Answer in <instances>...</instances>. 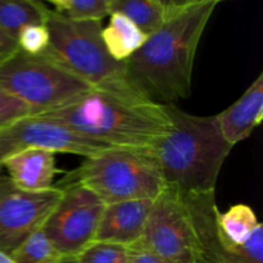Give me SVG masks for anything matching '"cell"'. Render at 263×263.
Returning <instances> with one entry per match:
<instances>
[{
  "label": "cell",
  "mask_w": 263,
  "mask_h": 263,
  "mask_svg": "<svg viewBox=\"0 0 263 263\" xmlns=\"http://www.w3.org/2000/svg\"><path fill=\"white\" fill-rule=\"evenodd\" d=\"M154 199H135L105 204L92 241L133 247L140 240Z\"/></svg>",
  "instance_id": "12"
},
{
  "label": "cell",
  "mask_w": 263,
  "mask_h": 263,
  "mask_svg": "<svg viewBox=\"0 0 263 263\" xmlns=\"http://www.w3.org/2000/svg\"><path fill=\"white\" fill-rule=\"evenodd\" d=\"M156 2H158L164 8L168 15L190 4V0H156Z\"/></svg>",
  "instance_id": "26"
},
{
  "label": "cell",
  "mask_w": 263,
  "mask_h": 263,
  "mask_svg": "<svg viewBox=\"0 0 263 263\" xmlns=\"http://www.w3.org/2000/svg\"><path fill=\"white\" fill-rule=\"evenodd\" d=\"M197 238L194 263H238L234 252L217 229L218 207L213 193L190 195L185 199Z\"/></svg>",
  "instance_id": "11"
},
{
  "label": "cell",
  "mask_w": 263,
  "mask_h": 263,
  "mask_svg": "<svg viewBox=\"0 0 263 263\" xmlns=\"http://www.w3.org/2000/svg\"><path fill=\"white\" fill-rule=\"evenodd\" d=\"M62 194L61 186L27 192L0 174V249L10 256L26 238L43 228Z\"/></svg>",
  "instance_id": "10"
},
{
  "label": "cell",
  "mask_w": 263,
  "mask_h": 263,
  "mask_svg": "<svg viewBox=\"0 0 263 263\" xmlns=\"http://www.w3.org/2000/svg\"><path fill=\"white\" fill-rule=\"evenodd\" d=\"M58 263H77L76 257H64L62 261H59Z\"/></svg>",
  "instance_id": "29"
},
{
  "label": "cell",
  "mask_w": 263,
  "mask_h": 263,
  "mask_svg": "<svg viewBox=\"0 0 263 263\" xmlns=\"http://www.w3.org/2000/svg\"><path fill=\"white\" fill-rule=\"evenodd\" d=\"M217 228L221 238L229 246L240 247L262 228V223L249 205L235 204L223 213L218 211Z\"/></svg>",
  "instance_id": "17"
},
{
  "label": "cell",
  "mask_w": 263,
  "mask_h": 263,
  "mask_svg": "<svg viewBox=\"0 0 263 263\" xmlns=\"http://www.w3.org/2000/svg\"><path fill=\"white\" fill-rule=\"evenodd\" d=\"M44 2H49L55 5L59 12H66L68 9V0H44Z\"/></svg>",
  "instance_id": "27"
},
{
  "label": "cell",
  "mask_w": 263,
  "mask_h": 263,
  "mask_svg": "<svg viewBox=\"0 0 263 263\" xmlns=\"http://www.w3.org/2000/svg\"><path fill=\"white\" fill-rule=\"evenodd\" d=\"M55 154L48 149H27L9 157L3 167L18 187L27 192H43L53 187L58 172Z\"/></svg>",
  "instance_id": "14"
},
{
  "label": "cell",
  "mask_w": 263,
  "mask_h": 263,
  "mask_svg": "<svg viewBox=\"0 0 263 263\" xmlns=\"http://www.w3.org/2000/svg\"><path fill=\"white\" fill-rule=\"evenodd\" d=\"M133 247L146 249L166 263H194L197 238L184 195L166 186L153 200L143 235Z\"/></svg>",
  "instance_id": "7"
},
{
  "label": "cell",
  "mask_w": 263,
  "mask_h": 263,
  "mask_svg": "<svg viewBox=\"0 0 263 263\" xmlns=\"http://www.w3.org/2000/svg\"><path fill=\"white\" fill-rule=\"evenodd\" d=\"M130 248L121 244L91 241L76 256L77 263H127Z\"/></svg>",
  "instance_id": "20"
},
{
  "label": "cell",
  "mask_w": 263,
  "mask_h": 263,
  "mask_svg": "<svg viewBox=\"0 0 263 263\" xmlns=\"http://www.w3.org/2000/svg\"><path fill=\"white\" fill-rule=\"evenodd\" d=\"M10 257L15 263H58L64 258L51 244L43 229H39L26 238Z\"/></svg>",
  "instance_id": "19"
},
{
  "label": "cell",
  "mask_w": 263,
  "mask_h": 263,
  "mask_svg": "<svg viewBox=\"0 0 263 263\" xmlns=\"http://www.w3.org/2000/svg\"><path fill=\"white\" fill-rule=\"evenodd\" d=\"M92 89L46 53L28 55L18 50L0 64V90L30 105L36 115L63 107Z\"/></svg>",
  "instance_id": "6"
},
{
  "label": "cell",
  "mask_w": 263,
  "mask_h": 263,
  "mask_svg": "<svg viewBox=\"0 0 263 263\" xmlns=\"http://www.w3.org/2000/svg\"><path fill=\"white\" fill-rule=\"evenodd\" d=\"M49 57L92 87H130L125 80V63L108 54L102 39V21L73 20L59 10L49 9Z\"/></svg>",
  "instance_id": "5"
},
{
  "label": "cell",
  "mask_w": 263,
  "mask_h": 263,
  "mask_svg": "<svg viewBox=\"0 0 263 263\" xmlns=\"http://www.w3.org/2000/svg\"><path fill=\"white\" fill-rule=\"evenodd\" d=\"M216 5L213 0H204L171 13L125 62L128 86L161 105L189 97L198 44Z\"/></svg>",
  "instance_id": "1"
},
{
  "label": "cell",
  "mask_w": 263,
  "mask_h": 263,
  "mask_svg": "<svg viewBox=\"0 0 263 263\" xmlns=\"http://www.w3.org/2000/svg\"><path fill=\"white\" fill-rule=\"evenodd\" d=\"M33 115L36 113L30 105L0 90V130L21 118Z\"/></svg>",
  "instance_id": "23"
},
{
  "label": "cell",
  "mask_w": 263,
  "mask_h": 263,
  "mask_svg": "<svg viewBox=\"0 0 263 263\" xmlns=\"http://www.w3.org/2000/svg\"><path fill=\"white\" fill-rule=\"evenodd\" d=\"M109 15V23L102 28L103 43L116 62L125 63L145 44L148 35L123 14L110 13Z\"/></svg>",
  "instance_id": "15"
},
{
  "label": "cell",
  "mask_w": 263,
  "mask_h": 263,
  "mask_svg": "<svg viewBox=\"0 0 263 263\" xmlns=\"http://www.w3.org/2000/svg\"><path fill=\"white\" fill-rule=\"evenodd\" d=\"M0 263H15V262L13 261V258L9 256V254H7L5 252H3L2 249H0Z\"/></svg>",
  "instance_id": "28"
},
{
  "label": "cell",
  "mask_w": 263,
  "mask_h": 263,
  "mask_svg": "<svg viewBox=\"0 0 263 263\" xmlns=\"http://www.w3.org/2000/svg\"><path fill=\"white\" fill-rule=\"evenodd\" d=\"M62 189L61 199L41 229L62 256L76 257L94 239L105 204L77 182Z\"/></svg>",
  "instance_id": "8"
},
{
  "label": "cell",
  "mask_w": 263,
  "mask_h": 263,
  "mask_svg": "<svg viewBox=\"0 0 263 263\" xmlns=\"http://www.w3.org/2000/svg\"><path fill=\"white\" fill-rule=\"evenodd\" d=\"M36 148L87 158L115 146L84 138L57 121L33 115L0 130V168L9 157Z\"/></svg>",
  "instance_id": "9"
},
{
  "label": "cell",
  "mask_w": 263,
  "mask_h": 263,
  "mask_svg": "<svg viewBox=\"0 0 263 263\" xmlns=\"http://www.w3.org/2000/svg\"><path fill=\"white\" fill-rule=\"evenodd\" d=\"M110 0H68L67 15L73 20L102 21L110 14Z\"/></svg>",
  "instance_id": "22"
},
{
  "label": "cell",
  "mask_w": 263,
  "mask_h": 263,
  "mask_svg": "<svg viewBox=\"0 0 263 263\" xmlns=\"http://www.w3.org/2000/svg\"><path fill=\"white\" fill-rule=\"evenodd\" d=\"M37 116L105 145L139 151H152L171 128L164 105L145 99L131 87H94L63 107Z\"/></svg>",
  "instance_id": "2"
},
{
  "label": "cell",
  "mask_w": 263,
  "mask_h": 263,
  "mask_svg": "<svg viewBox=\"0 0 263 263\" xmlns=\"http://www.w3.org/2000/svg\"><path fill=\"white\" fill-rule=\"evenodd\" d=\"M218 127L229 144L246 140L263 118V72L235 103L216 115Z\"/></svg>",
  "instance_id": "13"
},
{
  "label": "cell",
  "mask_w": 263,
  "mask_h": 263,
  "mask_svg": "<svg viewBox=\"0 0 263 263\" xmlns=\"http://www.w3.org/2000/svg\"><path fill=\"white\" fill-rule=\"evenodd\" d=\"M199 2H204V0H190V4H193V3H199Z\"/></svg>",
  "instance_id": "30"
},
{
  "label": "cell",
  "mask_w": 263,
  "mask_h": 263,
  "mask_svg": "<svg viewBox=\"0 0 263 263\" xmlns=\"http://www.w3.org/2000/svg\"><path fill=\"white\" fill-rule=\"evenodd\" d=\"M18 50L20 49H18L17 41L0 28V64L14 55Z\"/></svg>",
  "instance_id": "24"
},
{
  "label": "cell",
  "mask_w": 263,
  "mask_h": 263,
  "mask_svg": "<svg viewBox=\"0 0 263 263\" xmlns=\"http://www.w3.org/2000/svg\"><path fill=\"white\" fill-rule=\"evenodd\" d=\"M63 181L81 184L104 204L156 199L166 189L153 152L139 149L110 148L99 152L85 158Z\"/></svg>",
  "instance_id": "4"
},
{
  "label": "cell",
  "mask_w": 263,
  "mask_h": 263,
  "mask_svg": "<svg viewBox=\"0 0 263 263\" xmlns=\"http://www.w3.org/2000/svg\"><path fill=\"white\" fill-rule=\"evenodd\" d=\"M127 263H166V262L162 261L159 257H157L156 254L146 251V249L139 248V247H131Z\"/></svg>",
  "instance_id": "25"
},
{
  "label": "cell",
  "mask_w": 263,
  "mask_h": 263,
  "mask_svg": "<svg viewBox=\"0 0 263 263\" xmlns=\"http://www.w3.org/2000/svg\"><path fill=\"white\" fill-rule=\"evenodd\" d=\"M48 13L40 0H0V28L17 41L23 27L45 23Z\"/></svg>",
  "instance_id": "16"
},
{
  "label": "cell",
  "mask_w": 263,
  "mask_h": 263,
  "mask_svg": "<svg viewBox=\"0 0 263 263\" xmlns=\"http://www.w3.org/2000/svg\"><path fill=\"white\" fill-rule=\"evenodd\" d=\"M168 133L152 149L167 187L180 194L215 192L218 175L233 145L226 141L216 116H194L166 104Z\"/></svg>",
  "instance_id": "3"
},
{
  "label": "cell",
  "mask_w": 263,
  "mask_h": 263,
  "mask_svg": "<svg viewBox=\"0 0 263 263\" xmlns=\"http://www.w3.org/2000/svg\"><path fill=\"white\" fill-rule=\"evenodd\" d=\"M213 2H216V3H218V2H221V0H213Z\"/></svg>",
  "instance_id": "31"
},
{
  "label": "cell",
  "mask_w": 263,
  "mask_h": 263,
  "mask_svg": "<svg viewBox=\"0 0 263 263\" xmlns=\"http://www.w3.org/2000/svg\"><path fill=\"white\" fill-rule=\"evenodd\" d=\"M109 10L127 17L148 36L158 30L168 17V13L156 0H110Z\"/></svg>",
  "instance_id": "18"
},
{
  "label": "cell",
  "mask_w": 263,
  "mask_h": 263,
  "mask_svg": "<svg viewBox=\"0 0 263 263\" xmlns=\"http://www.w3.org/2000/svg\"><path fill=\"white\" fill-rule=\"evenodd\" d=\"M48 27L45 23L28 25L20 31L17 36L18 49L28 55H43L49 49Z\"/></svg>",
  "instance_id": "21"
}]
</instances>
